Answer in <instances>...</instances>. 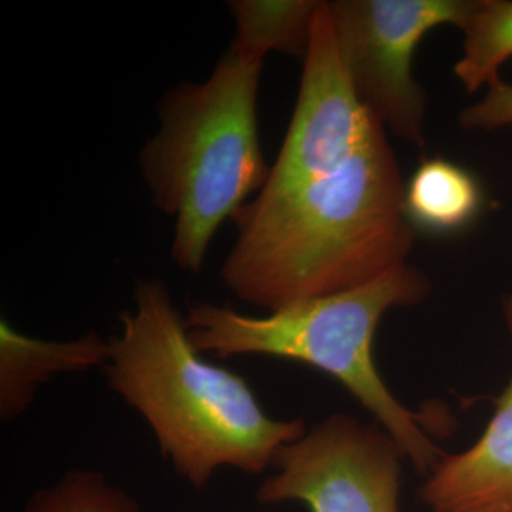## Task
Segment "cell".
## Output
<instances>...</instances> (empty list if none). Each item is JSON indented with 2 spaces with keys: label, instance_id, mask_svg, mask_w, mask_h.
Masks as SVG:
<instances>
[{
  "label": "cell",
  "instance_id": "obj_6",
  "mask_svg": "<svg viewBox=\"0 0 512 512\" xmlns=\"http://www.w3.org/2000/svg\"><path fill=\"white\" fill-rule=\"evenodd\" d=\"M403 458L386 431L335 414L278 451L256 500L298 501L311 512H399Z\"/></svg>",
  "mask_w": 512,
  "mask_h": 512
},
{
  "label": "cell",
  "instance_id": "obj_10",
  "mask_svg": "<svg viewBox=\"0 0 512 512\" xmlns=\"http://www.w3.org/2000/svg\"><path fill=\"white\" fill-rule=\"evenodd\" d=\"M480 183L463 165L424 158L406 181L404 214L414 231L450 235L470 227L483 211Z\"/></svg>",
  "mask_w": 512,
  "mask_h": 512
},
{
  "label": "cell",
  "instance_id": "obj_1",
  "mask_svg": "<svg viewBox=\"0 0 512 512\" xmlns=\"http://www.w3.org/2000/svg\"><path fill=\"white\" fill-rule=\"evenodd\" d=\"M404 188L379 124L336 170L279 197L256 195L237 212L222 282L241 301L272 312L402 268L416 241Z\"/></svg>",
  "mask_w": 512,
  "mask_h": 512
},
{
  "label": "cell",
  "instance_id": "obj_11",
  "mask_svg": "<svg viewBox=\"0 0 512 512\" xmlns=\"http://www.w3.org/2000/svg\"><path fill=\"white\" fill-rule=\"evenodd\" d=\"M318 0H234L228 3L237 35L231 49L265 62L269 53L305 56Z\"/></svg>",
  "mask_w": 512,
  "mask_h": 512
},
{
  "label": "cell",
  "instance_id": "obj_5",
  "mask_svg": "<svg viewBox=\"0 0 512 512\" xmlns=\"http://www.w3.org/2000/svg\"><path fill=\"white\" fill-rule=\"evenodd\" d=\"M471 0L329 2L340 56L357 96L384 128L426 146L427 96L414 79L413 56L439 26L460 29Z\"/></svg>",
  "mask_w": 512,
  "mask_h": 512
},
{
  "label": "cell",
  "instance_id": "obj_7",
  "mask_svg": "<svg viewBox=\"0 0 512 512\" xmlns=\"http://www.w3.org/2000/svg\"><path fill=\"white\" fill-rule=\"evenodd\" d=\"M379 124L357 96L340 56L329 2H322L303 56L291 124L259 197L288 194L336 170Z\"/></svg>",
  "mask_w": 512,
  "mask_h": 512
},
{
  "label": "cell",
  "instance_id": "obj_9",
  "mask_svg": "<svg viewBox=\"0 0 512 512\" xmlns=\"http://www.w3.org/2000/svg\"><path fill=\"white\" fill-rule=\"evenodd\" d=\"M110 339L90 330L76 339L50 340L26 335L0 320V420L19 419L35 402L40 387L56 377L103 369Z\"/></svg>",
  "mask_w": 512,
  "mask_h": 512
},
{
  "label": "cell",
  "instance_id": "obj_2",
  "mask_svg": "<svg viewBox=\"0 0 512 512\" xmlns=\"http://www.w3.org/2000/svg\"><path fill=\"white\" fill-rule=\"evenodd\" d=\"M119 320L101 369L107 386L143 417L174 473L195 490L222 468L265 473L308 430L303 419L269 417L244 377L205 359L160 279L138 282L134 306Z\"/></svg>",
  "mask_w": 512,
  "mask_h": 512
},
{
  "label": "cell",
  "instance_id": "obj_4",
  "mask_svg": "<svg viewBox=\"0 0 512 512\" xmlns=\"http://www.w3.org/2000/svg\"><path fill=\"white\" fill-rule=\"evenodd\" d=\"M429 292L426 275L404 265L370 284L291 303L265 316L194 302L185 325L204 355L278 357L335 377L380 421L414 468L430 473L444 453L427 436L426 417L397 402L373 359V340L386 312L417 305Z\"/></svg>",
  "mask_w": 512,
  "mask_h": 512
},
{
  "label": "cell",
  "instance_id": "obj_14",
  "mask_svg": "<svg viewBox=\"0 0 512 512\" xmlns=\"http://www.w3.org/2000/svg\"><path fill=\"white\" fill-rule=\"evenodd\" d=\"M458 121L466 130L512 126V84L495 83L483 99L461 110Z\"/></svg>",
  "mask_w": 512,
  "mask_h": 512
},
{
  "label": "cell",
  "instance_id": "obj_8",
  "mask_svg": "<svg viewBox=\"0 0 512 512\" xmlns=\"http://www.w3.org/2000/svg\"><path fill=\"white\" fill-rule=\"evenodd\" d=\"M512 332V296L504 305ZM421 498L433 512H512V379L473 447L431 468Z\"/></svg>",
  "mask_w": 512,
  "mask_h": 512
},
{
  "label": "cell",
  "instance_id": "obj_12",
  "mask_svg": "<svg viewBox=\"0 0 512 512\" xmlns=\"http://www.w3.org/2000/svg\"><path fill=\"white\" fill-rule=\"evenodd\" d=\"M460 30L463 55L454 64V76L468 93L490 89L512 57V0H471Z\"/></svg>",
  "mask_w": 512,
  "mask_h": 512
},
{
  "label": "cell",
  "instance_id": "obj_3",
  "mask_svg": "<svg viewBox=\"0 0 512 512\" xmlns=\"http://www.w3.org/2000/svg\"><path fill=\"white\" fill-rule=\"evenodd\" d=\"M262 67L229 49L205 82L174 87L141 151L151 200L174 220L171 258L190 274H200L218 229L268 180L258 126Z\"/></svg>",
  "mask_w": 512,
  "mask_h": 512
},
{
  "label": "cell",
  "instance_id": "obj_13",
  "mask_svg": "<svg viewBox=\"0 0 512 512\" xmlns=\"http://www.w3.org/2000/svg\"><path fill=\"white\" fill-rule=\"evenodd\" d=\"M22 512H140V508L100 471L76 468L37 490Z\"/></svg>",
  "mask_w": 512,
  "mask_h": 512
}]
</instances>
